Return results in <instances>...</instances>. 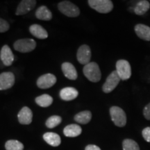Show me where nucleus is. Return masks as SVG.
Returning <instances> with one entry per match:
<instances>
[{
    "label": "nucleus",
    "instance_id": "f257e3e1",
    "mask_svg": "<svg viewBox=\"0 0 150 150\" xmlns=\"http://www.w3.org/2000/svg\"><path fill=\"white\" fill-rule=\"evenodd\" d=\"M83 74L90 81L97 83L102 78V73L97 63L95 62H90L88 64L86 65L83 69Z\"/></svg>",
    "mask_w": 150,
    "mask_h": 150
},
{
    "label": "nucleus",
    "instance_id": "f03ea898",
    "mask_svg": "<svg viewBox=\"0 0 150 150\" xmlns=\"http://www.w3.org/2000/svg\"><path fill=\"white\" fill-rule=\"evenodd\" d=\"M110 115L112 121L118 127H123L127 124V115L125 110L118 106H112L110 108Z\"/></svg>",
    "mask_w": 150,
    "mask_h": 150
},
{
    "label": "nucleus",
    "instance_id": "7ed1b4c3",
    "mask_svg": "<svg viewBox=\"0 0 150 150\" xmlns=\"http://www.w3.org/2000/svg\"><path fill=\"white\" fill-rule=\"evenodd\" d=\"M88 3L92 8L100 13H108L113 8V4L110 0H89Z\"/></svg>",
    "mask_w": 150,
    "mask_h": 150
},
{
    "label": "nucleus",
    "instance_id": "20e7f679",
    "mask_svg": "<svg viewBox=\"0 0 150 150\" xmlns=\"http://www.w3.org/2000/svg\"><path fill=\"white\" fill-rule=\"evenodd\" d=\"M116 72L121 80L126 81L131 76V67L129 61L125 59L118 60L116 62Z\"/></svg>",
    "mask_w": 150,
    "mask_h": 150
},
{
    "label": "nucleus",
    "instance_id": "39448f33",
    "mask_svg": "<svg viewBox=\"0 0 150 150\" xmlns=\"http://www.w3.org/2000/svg\"><path fill=\"white\" fill-rule=\"evenodd\" d=\"M58 8L62 13L70 18H76L80 14L79 8L69 1H63L60 2L58 5Z\"/></svg>",
    "mask_w": 150,
    "mask_h": 150
},
{
    "label": "nucleus",
    "instance_id": "423d86ee",
    "mask_svg": "<svg viewBox=\"0 0 150 150\" xmlns=\"http://www.w3.org/2000/svg\"><path fill=\"white\" fill-rule=\"evenodd\" d=\"M13 47L16 51L22 53H27L34 50L36 47V42L33 39L31 38L20 39L15 42Z\"/></svg>",
    "mask_w": 150,
    "mask_h": 150
},
{
    "label": "nucleus",
    "instance_id": "0eeeda50",
    "mask_svg": "<svg viewBox=\"0 0 150 150\" xmlns=\"http://www.w3.org/2000/svg\"><path fill=\"white\" fill-rule=\"evenodd\" d=\"M120 78L118 76L116 70L112 71L110 74L108 75L106 81L102 86L103 92L105 93H110L117 87L120 81Z\"/></svg>",
    "mask_w": 150,
    "mask_h": 150
},
{
    "label": "nucleus",
    "instance_id": "6e6552de",
    "mask_svg": "<svg viewBox=\"0 0 150 150\" xmlns=\"http://www.w3.org/2000/svg\"><path fill=\"white\" fill-rule=\"evenodd\" d=\"M15 75L13 72H6L0 74V91L12 88L15 84Z\"/></svg>",
    "mask_w": 150,
    "mask_h": 150
},
{
    "label": "nucleus",
    "instance_id": "1a4fd4ad",
    "mask_svg": "<svg viewBox=\"0 0 150 150\" xmlns=\"http://www.w3.org/2000/svg\"><path fill=\"white\" fill-rule=\"evenodd\" d=\"M91 50L89 46L83 45L78 49L76 57L79 63L81 65H87L90 63L91 59Z\"/></svg>",
    "mask_w": 150,
    "mask_h": 150
},
{
    "label": "nucleus",
    "instance_id": "9d476101",
    "mask_svg": "<svg viewBox=\"0 0 150 150\" xmlns=\"http://www.w3.org/2000/svg\"><path fill=\"white\" fill-rule=\"evenodd\" d=\"M56 82V77L52 74H45L40 76L37 80V86L41 89L50 88Z\"/></svg>",
    "mask_w": 150,
    "mask_h": 150
},
{
    "label": "nucleus",
    "instance_id": "9b49d317",
    "mask_svg": "<svg viewBox=\"0 0 150 150\" xmlns=\"http://www.w3.org/2000/svg\"><path fill=\"white\" fill-rule=\"evenodd\" d=\"M14 55L8 45H4L0 52V59L6 66H10L14 61Z\"/></svg>",
    "mask_w": 150,
    "mask_h": 150
},
{
    "label": "nucleus",
    "instance_id": "f8f14e48",
    "mask_svg": "<svg viewBox=\"0 0 150 150\" xmlns=\"http://www.w3.org/2000/svg\"><path fill=\"white\" fill-rule=\"evenodd\" d=\"M35 4L36 1L35 0H23L19 4L16 13L17 16L27 14L34 8Z\"/></svg>",
    "mask_w": 150,
    "mask_h": 150
},
{
    "label": "nucleus",
    "instance_id": "ddd939ff",
    "mask_svg": "<svg viewBox=\"0 0 150 150\" xmlns=\"http://www.w3.org/2000/svg\"><path fill=\"white\" fill-rule=\"evenodd\" d=\"M134 31L139 38L145 41H150V27L143 24H138L135 26Z\"/></svg>",
    "mask_w": 150,
    "mask_h": 150
},
{
    "label": "nucleus",
    "instance_id": "4468645a",
    "mask_svg": "<svg viewBox=\"0 0 150 150\" xmlns=\"http://www.w3.org/2000/svg\"><path fill=\"white\" fill-rule=\"evenodd\" d=\"M18 121L22 125H29L32 122L33 113L29 107H23L19 112L18 115Z\"/></svg>",
    "mask_w": 150,
    "mask_h": 150
},
{
    "label": "nucleus",
    "instance_id": "2eb2a0df",
    "mask_svg": "<svg viewBox=\"0 0 150 150\" xmlns=\"http://www.w3.org/2000/svg\"><path fill=\"white\" fill-rule=\"evenodd\" d=\"M62 71L64 74L65 77L70 80H76L77 79V72L76 68L70 63H63L61 66Z\"/></svg>",
    "mask_w": 150,
    "mask_h": 150
},
{
    "label": "nucleus",
    "instance_id": "dca6fc26",
    "mask_svg": "<svg viewBox=\"0 0 150 150\" xmlns=\"http://www.w3.org/2000/svg\"><path fill=\"white\" fill-rule=\"evenodd\" d=\"M79 95L77 90L72 87L64 88L60 91V97L63 100L71 101L76 99Z\"/></svg>",
    "mask_w": 150,
    "mask_h": 150
},
{
    "label": "nucleus",
    "instance_id": "f3484780",
    "mask_svg": "<svg viewBox=\"0 0 150 150\" xmlns=\"http://www.w3.org/2000/svg\"><path fill=\"white\" fill-rule=\"evenodd\" d=\"M30 33L38 39H45L48 37V33L42 26L39 24H33L29 27Z\"/></svg>",
    "mask_w": 150,
    "mask_h": 150
},
{
    "label": "nucleus",
    "instance_id": "a211bd4d",
    "mask_svg": "<svg viewBox=\"0 0 150 150\" xmlns=\"http://www.w3.org/2000/svg\"><path fill=\"white\" fill-rule=\"evenodd\" d=\"M43 138L45 140L47 143H48L49 145L52 146V147H58V146L61 145V137L57 134H55V133H46V134L43 135Z\"/></svg>",
    "mask_w": 150,
    "mask_h": 150
},
{
    "label": "nucleus",
    "instance_id": "6ab92c4d",
    "mask_svg": "<svg viewBox=\"0 0 150 150\" xmlns=\"http://www.w3.org/2000/svg\"><path fill=\"white\" fill-rule=\"evenodd\" d=\"M35 17L41 20L49 21L52 18V13L47 7L45 6H41L37 9L35 12Z\"/></svg>",
    "mask_w": 150,
    "mask_h": 150
},
{
    "label": "nucleus",
    "instance_id": "aec40b11",
    "mask_svg": "<svg viewBox=\"0 0 150 150\" xmlns=\"http://www.w3.org/2000/svg\"><path fill=\"white\" fill-rule=\"evenodd\" d=\"M150 8V3L147 0H141L137 2L136 6L134 8L135 14L138 16H142L145 14Z\"/></svg>",
    "mask_w": 150,
    "mask_h": 150
},
{
    "label": "nucleus",
    "instance_id": "412c9836",
    "mask_svg": "<svg viewBox=\"0 0 150 150\" xmlns=\"http://www.w3.org/2000/svg\"><path fill=\"white\" fill-rule=\"evenodd\" d=\"M81 127L77 125H74V124L67 125L66 127H65L64 131H63V133H64L65 136L72 137V138L79 136L81 134Z\"/></svg>",
    "mask_w": 150,
    "mask_h": 150
},
{
    "label": "nucleus",
    "instance_id": "4be33fe9",
    "mask_svg": "<svg viewBox=\"0 0 150 150\" xmlns=\"http://www.w3.org/2000/svg\"><path fill=\"white\" fill-rule=\"evenodd\" d=\"M92 113L90 110H84L76 114L74 116V120L82 125H86L91 120Z\"/></svg>",
    "mask_w": 150,
    "mask_h": 150
},
{
    "label": "nucleus",
    "instance_id": "5701e85b",
    "mask_svg": "<svg viewBox=\"0 0 150 150\" xmlns=\"http://www.w3.org/2000/svg\"><path fill=\"white\" fill-rule=\"evenodd\" d=\"M35 102L41 107L46 108L50 106L53 103V98L47 94H43L35 98Z\"/></svg>",
    "mask_w": 150,
    "mask_h": 150
},
{
    "label": "nucleus",
    "instance_id": "b1692460",
    "mask_svg": "<svg viewBox=\"0 0 150 150\" xmlns=\"http://www.w3.org/2000/svg\"><path fill=\"white\" fill-rule=\"evenodd\" d=\"M5 147L6 150H23L24 145L18 140H10L6 142Z\"/></svg>",
    "mask_w": 150,
    "mask_h": 150
},
{
    "label": "nucleus",
    "instance_id": "393cba45",
    "mask_svg": "<svg viewBox=\"0 0 150 150\" xmlns=\"http://www.w3.org/2000/svg\"><path fill=\"white\" fill-rule=\"evenodd\" d=\"M123 150H140L138 144L134 140L125 139L122 142Z\"/></svg>",
    "mask_w": 150,
    "mask_h": 150
},
{
    "label": "nucleus",
    "instance_id": "a878e982",
    "mask_svg": "<svg viewBox=\"0 0 150 150\" xmlns=\"http://www.w3.org/2000/svg\"><path fill=\"white\" fill-rule=\"evenodd\" d=\"M62 121L61 117L59 115H52L46 121V126L50 129H53L60 125Z\"/></svg>",
    "mask_w": 150,
    "mask_h": 150
},
{
    "label": "nucleus",
    "instance_id": "bb28decb",
    "mask_svg": "<svg viewBox=\"0 0 150 150\" xmlns=\"http://www.w3.org/2000/svg\"><path fill=\"white\" fill-rule=\"evenodd\" d=\"M10 28L9 24L6 20L0 18V33H4L7 31Z\"/></svg>",
    "mask_w": 150,
    "mask_h": 150
},
{
    "label": "nucleus",
    "instance_id": "cd10ccee",
    "mask_svg": "<svg viewBox=\"0 0 150 150\" xmlns=\"http://www.w3.org/2000/svg\"><path fill=\"white\" fill-rule=\"evenodd\" d=\"M142 135L146 141L150 142V127H146L142 130Z\"/></svg>",
    "mask_w": 150,
    "mask_h": 150
},
{
    "label": "nucleus",
    "instance_id": "c85d7f7f",
    "mask_svg": "<svg viewBox=\"0 0 150 150\" xmlns=\"http://www.w3.org/2000/svg\"><path fill=\"white\" fill-rule=\"evenodd\" d=\"M143 115L145 119L150 120V102L147 104L143 108Z\"/></svg>",
    "mask_w": 150,
    "mask_h": 150
},
{
    "label": "nucleus",
    "instance_id": "c756f323",
    "mask_svg": "<svg viewBox=\"0 0 150 150\" xmlns=\"http://www.w3.org/2000/svg\"><path fill=\"white\" fill-rule=\"evenodd\" d=\"M85 150H101V149L95 145H89L86 146Z\"/></svg>",
    "mask_w": 150,
    "mask_h": 150
}]
</instances>
